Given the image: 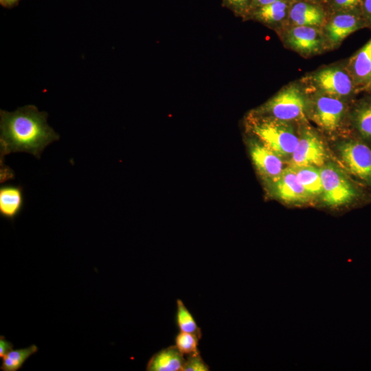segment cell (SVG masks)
I'll return each mask as SVG.
<instances>
[{
    "instance_id": "4",
    "label": "cell",
    "mask_w": 371,
    "mask_h": 371,
    "mask_svg": "<svg viewBox=\"0 0 371 371\" xmlns=\"http://www.w3.org/2000/svg\"><path fill=\"white\" fill-rule=\"evenodd\" d=\"M307 93H320L352 102L359 93L346 63L324 66L299 81Z\"/></svg>"
},
{
    "instance_id": "16",
    "label": "cell",
    "mask_w": 371,
    "mask_h": 371,
    "mask_svg": "<svg viewBox=\"0 0 371 371\" xmlns=\"http://www.w3.org/2000/svg\"><path fill=\"white\" fill-rule=\"evenodd\" d=\"M291 3L290 0H278L252 10L249 14L259 22L275 27L279 32L286 25Z\"/></svg>"
},
{
    "instance_id": "22",
    "label": "cell",
    "mask_w": 371,
    "mask_h": 371,
    "mask_svg": "<svg viewBox=\"0 0 371 371\" xmlns=\"http://www.w3.org/2000/svg\"><path fill=\"white\" fill-rule=\"evenodd\" d=\"M363 0H324L323 6L328 14L350 12L361 15Z\"/></svg>"
},
{
    "instance_id": "7",
    "label": "cell",
    "mask_w": 371,
    "mask_h": 371,
    "mask_svg": "<svg viewBox=\"0 0 371 371\" xmlns=\"http://www.w3.org/2000/svg\"><path fill=\"white\" fill-rule=\"evenodd\" d=\"M342 167L371 191V146L352 135H346L335 144Z\"/></svg>"
},
{
    "instance_id": "18",
    "label": "cell",
    "mask_w": 371,
    "mask_h": 371,
    "mask_svg": "<svg viewBox=\"0 0 371 371\" xmlns=\"http://www.w3.org/2000/svg\"><path fill=\"white\" fill-rule=\"evenodd\" d=\"M185 356L173 345L160 350L148 360L147 371H181Z\"/></svg>"
},
{
    "instance_id": "20",
    "label": "cell",
    "mask_w": 371,
    "mask_h": 371,
    "mask_svg": "<svg viewBox=\"0 0 371 371\" xmlns=\"http://www.w3.org/2000/svg\"><path fill=\"white\" fill-rule=\"evenodd\" d=\"M176 304L175 322L179 330L194 334L201 339L202 337L201 329L198 326L192 314L181 299H177Z\"/></svg>"
},
{
    "instance_id": "8",
    "label": "cell",
    "mask_w": 371,
    "mask_h": 371,
    "mask_svg": "<svg viewBox=\"0 0 371 371\" xmlns=\"http://www.w3.org/2000/svg\"><path fill=\"white\" fill-rule=\"evenodd\" d=\"M298 142L288 162L291 167L313 166L321 168L330 160L322 137L308 122L297 125Z\"/></svg>"
},
{
    "instance_id": "19",
    "label": "cell",
    "mask_w": 371,
    "mask_h": 371,
    "mask_svg": "<svg viewBox=\"0 0 371 371\" xmlns=\"http://www.w3.org/2000/svg\"><path fill=\"white\" fill-rule=\"evenodd\" d=\"M292 168L300 183L311 199L313 201L321 199L323 188L319 168L313 166Z\"/></svg>"
},
{
    "instance_id": "3",
    "label": "cell",
    "mask_w": 371,
    "mask_h": 371,
    "mask_svg": "<svg viewBox=\"0 0 371 371\" xmlns=\"http://www.w3.org/2000/svg\"><path fill=\"white\" fill-rule=\"evenodd\" d=\"M248 131L256 139L289 162L298 142L297 125L255 111L247 117Z\"/></svg>"
},
{
    "instance_id": "15",
    "label": "cell",
    "mask_w": 371,
    "mask_h": 371,
    "mask_svg": "<svg viewBox=\"0 0 371 371\" xmlns=\"http://www.w3.org/2000/svg\"><path fill=\"white\" fill-rule=\"evenodd\" d=\"M359 93L371 83V38L345 62Z\"/></svg>"
},
{
    "instance_id": "11",
    "label": "cell",
    "mask_w": 371,
    "mask_h": 371,
    "mask_svg": "<svg viewBox=\"0 0 371 371\" xmlns=\"http://www.w3.org/2000/svg\"><path fill=\"white\" fill-rule=\"evenodd\" d=\"M361 15L350 12H338L328 15L322 27L328 50L340 46L351 34L366 28Z\"/></svg>"
},
{
    "instance_id": "12",
    "label": "cell",
    "mask_w": 371,
    "mask_h": 371,
    "mask_svg": "<svg viewBox=\"0 0 371 371\" xmlns=\"http://www.w3.org/2000/svg\"><path fill=\"white\" fill-rule=\"evenodd\" d=\"M251 161L258 172L267 181L278 177L284 170V161L256 138L249 140Z\"/></svg>"
},
{
    "instance_id": "17",
    "label": "cell",
    "mask_w": 371,
    "mask_h": 371,
    "mask_svg": "<svg viewBox=\"0 0 371 371\" xmlns=\"http://www.w3.org/2000/svg\"><path fill=\"white\" fill-rule=\"evenodd\" d=\"M24 205L23 190L11 184L0 187V215L13 221L21 212Z\"/></svg>"
},
{
    "instance_id": "28",
    "label": "cell",
    "mask_w": 371,
    "mask_h": 371,
    "mask_svg": "<svg viewBox=\"0 0 371 371\" xmlns=\"http://www.w3.org/2000/svg\"><path fill=\"white\" fill-rule=\"evenodd\" d=\"M276 1L278 0H252L250 12L259 7L271 3Z\"/></svg>"
},
{
    "instance_id": "21",
    "label": "cell",
    "mask_w": 371,
    "mask_h": 371,
    "mask_svg": "<svg viewBox=\"0 0 371 371\" xmlns=\"http://www.w3.org/2000/svg\"><path fill=\"white\" fill-rule=\"evenodd\" d=\"M36 345L32 344L27 348L12 350L3 357L1 370L3 371H16L25 361L38 351Z\"/></svg>"
},
{
    "instance_id": "27",
    "label": "cell",
    "mask_w": 371,
    "mask_h": 371,
    "mask_svg": "<svg viewBox=\"0 0 371 371\" xmlns=\"http://www.w3.org/2000/svg\"><path fill=\"white\" fill-rule=\"evenodd\" d=\"M13 344L5 339L4 336L1 335L0 337V358L3 357L10 350L13 349Z\"/></svg>"
},
{
    "instance_id": "29",
    "label": "cell",
    "mask_w": 371,
    "mask_h": 371,
    "mask_svg": "<svg viewBox=\"0 0 371 371\" xmlns=\"http://www.w3.org/2000/svg\"><path fill=\"white\" fill-rule=\"evenodd\" d=\"M21 0H0V5L8 9L13 8L19 5Z\"/></svg>"
},
{
    "instance_id": "24",
    "label": "cell",
    "mask_w": 371,
    "mask_h": 371,
    "mask_svg": "<svg viewBox=\"0 0 371 371\" xmlns=\"http://www.w3.org/2000/svg\"><path fill=\"white\" fill-rule=\"evenodd\" d=\"M209 366L204 361L200 352L185 357L181 371H209Z\"/></svg>"
},
{
    "instance_id": "23",
    "label": "cell",
    "mask_w": 371,
    "mask_h": 371,
    "mask_svg": "<svg viewBox=\"0 0 371 371\" xmlns=\"http://www.w3.org/2000/svg\"><path fill=\"white\" fill-rule=\"evenodd\" d=\"M200 339L194 334L179 331L175 338V346L185 356L198 353Z\"/></svg>"
},
{
    "instance_id": "6",
    "label": "cell",
    "mask_w": 371,
    "mask_h": 371,
    "mask_svg": "<svg viewBox=\"0 0 371 371\" xmlns=\"http://www.w3.org/2000/svg\"><path fill=\"white\" fill-rule=\"evenodd\" d=\"M308 96L300 82L284 86L255 111L297 125L308 122Z\"/></svg>"
},
{
    "instance_id": "30",
    "label": "cell",
    "mask_w": 371,
    "mask_h": 371,
    "mask_svg": "<svg viewBox=\"0 0 371 371\" xmlns=\"http://www.w3.org/2000/svg\"><path fill=\"white\" fill-rule=\"evenodd\" d=\"M291 1H309V2H314V3H318L322 4L323 1L324 0H290Z\"/></svg>"
},
{
    "instance_id": "9",
    "label": "cell",
    "mask_w": 371,
    "mask_h": 371,
    "mask_svg": "<svg viewBox=\"0 0 371 371\" xmlns=\"http://www.w3.org/2000/svg\"><path fill=\"white\" fill-rule=\"evenodd\" d=\"M284 46L304 58H310L328 50L320 27L287 26L279 31Z\"/></svg>"
},
{
    "instance_id": "1",
    "label": "cell",
    "mask_w": 371,
    "mask_h": 371,
    "mask_svg": "<svg viewBox=\"0 0 371 371\" xmlns=\"http://www.w3.org/2000/svg\"><path fill=\"white\" fill-rule=\"evenodd\" d=\"M48 114L32 104L14 112L0 110V163L14 153H27L41 158L45 148L59 139V135L47 124Z\"/></svg>"
},
{
    "instance_id": "5",
    "label": "cell",
    "mask_w": 371,
    "mask_h": 371,
    "mask_svg": "<svg viewBox=\"0 0 371 371\" xmlns=\"http://www.w3.org/2000/svg\"><path fill=\"white\" fill-rule=\"evenodd\" d=\"M308 118L328 135L350 131L348 115L352 102L320 93H307Z\"/></svg>"
},
{
    "instance_id": "31",
    "label": "cell",
    "mask_w": 371,
    "mask_h": 371,
    "mask_svg": "<svg viewBox=\"0 0 371 371\" xmlns=\"http://www.w3.org/2000/svg\"><path fill=\"white\" fill-rule=\"evenodd\" d=\"M368 93H371V83L368 85V87L366 89L365 91Z\"/></svg>"
},
{
    "instance_id": "2",
    "label": "cell",
    "mask_w": 371,
    "mask_h": 371,
    "mask_svg": "<svg viewBox=\"0 0 371 371\" xmlns=\"http://www.w3.org/2000/svg\"><path fill=\"white\" fill-rule=\"evenodd\" d=\"M323 192L321 200L329 207H350L371 200V191L330 161L319 168Z\"/></svg>"
},
{
    "instance_id": "10",
    "label": "cell",
    "mask_w": 371,
    "mask_h": 371,
    "mask_svg": "<svg viewBox=\"0 0 371 371\" xmlns=\"http://www.w3.org/2000/svg\"><path fill=\"white\" fill-rule=\"evenodd\" d=\"M267 183L271 194L285 204L300 206L313 201L300 183L294 169L289 166L278 177Z\"/></svg>"
},
{
    "instance_id": "25",
    "label": "cell",
    "mask_w": 371,
    "mask_h": 371,
    "mask_svg": "<svg viewBox=\"0 0 371 371\" xmlns=\"http://www.w3.org/2000/svg\"><path fill=\"white\" fill-rule=\"evenodd\" d=\"M225 5L240 16L249 14L252 0H223Z\"/></svg>"
},
{
    "instance_id": "13",
    "label": "cell",
    "mask_w": 371,
    "mask_h": 371,
    "mask_svg": "<svg viewBox=\"0 0 371 371\" xmlns=\"http://www.w3.org/2000/svg\"><path fill=\"white\" fill-rule=\"evenodd\" d=\"M328 15L326 10L321 3L304 1H291L284 27L311 26L322 28Z\"/></svg>"
},
{
    "instance_id": "14",
    "label": "cell",
    "mask_w": 371,
    "mask_h": 371,
    "mask_svg": "<svg viewBox=\"0 0 371 371\" xmlns=\"http://www.w3.org/2000/svg\"><path fill=\"white\" fill-rule=\"evenodd\" d=\"M348 122L352 136L371 146V93L352 102Z\"/></svg>"
},
{
    "instance_id": "26",
    "label": "cell",
    "mask_w": 371,
    "mask_h": 371,
    "mask_svg": "<svg viewBox=\"0 0 371 371\" xmlns=\"http://www.w3.org/2000/svg\"><path fill=\"white\" fill-rule=\"evenodd\" d=\"M361 16L366 27L371 29V0H363Z\"/></svg>"
}]
</instances>
